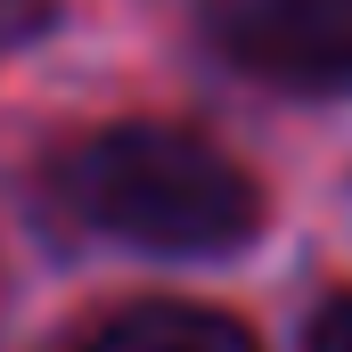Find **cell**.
I'll return each mask as SVG.
<instances>
[{
  "label": "cell",
  "instance_id": "obj_1",
  "mask_svg": "<svg viewBox=\"0 0 352 352\" xmlns=\"http://www.w3.org/2000/svg\"><path fill=\"white\" fill-rule=\"evenodd\" d=\"M58 197L90 230L148 254H230L263 221V188L213 140L173 123H115L58 156Z\"/></svg>",
  "mask_w": 352,
  "mask_h": 352
},
{
  "label": "cell",
  "instance_id": "obj_2",
  "mask_svg": "<svg viewBox=\"0 0 352 352\" xmlns=\"http://www.w3.org/2000/svg\"><path fill=\"white\" fill-rule=\"evenodd\" d=\"M205 33L270 90H352V0H205Z\"/></svg>",
  "mask_w": 352,
  "mask_h": 352
},
{
  "label": "cell",
  "instance_id": "obj_3",
  "mask_svg": "<svg viewBox=\"0 0 352 352\" xmlns=\"http://www.w3.org/2000/svg\"><path fill=\"white\" fill-rule=\"evenodd\" d=\"M74 352H254V336L205 303H131V311L98 320Z\"/></svg>",
  "mask_w": 352,
  "mask_h": 352
},
{
  "label": "cell",
  "instance_id": "obj_4",
  "mask_svg": "<svg viewBox=\"0 0 352 352\" xmlns=\"http://www.w3.org/2000/svg\"><path fill=\"white\" fill-rule=\"evenodd\" d=\"M303 352H352V295H336V303L311 320V344Z\"/></svg>",
  "mask_w": 352,
  "mask_h": 352
},
{
  "label": "cell",
  "instance_id": "obj_5",
  "mask_svg": "<svg viewBox=\"0 0 352 352\" xmlns=\"http://www.w3.org/2000/svg\"><path fill=\"white\" fill-rule=\"evenodd\" d=\"M41 8H50V0H0V41L33 33V25H41Z\"/></svg>",
  "mask_w": 352,
  "mask_h": 352
}]
</instances>
